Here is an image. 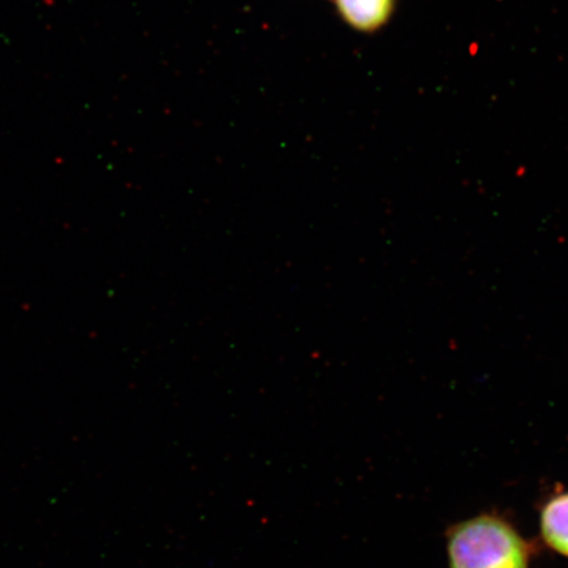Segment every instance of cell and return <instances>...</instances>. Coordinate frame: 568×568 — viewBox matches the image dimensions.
<instances>
[{
  "instance_id": "1",
  "label": "cell",
  "mask_w": 568,
  "mask_h": 568,
  "mask_svg": "<svg viewBox=\"0 0 568 568\" xmlns=\"http://www.w3.org/2000/svg\"><path fill=\"white\" fill-rule=\"evenodd\" d=\"M450 568H529V548L513 525L483 515L454 527L447 538Z\"/></svg>"
},
{
  "instance_id": "2",
  "label": "cell",
  "mask_w": 568,
  "mask_h": 568,
  "mask_svg": "<svg viewBox=\"0 0 568 568\" xmlns=\"http://www.w3.org/2000/svg\"><path fill=\"white\" fill-rule=\"evenodd\" d=\"M335 4L341 19L364 33L379 31L395 11V0H335Z\"/></svg>"
},
{
  "instance_id": "3",
  "label": "cell",
  "mask_w": 568,
  "mask_h": 568,
  "mask_svg": "<svg viewBox=\"0 0 568 568\" xmlns=\"http://www.w3.org/2000/svg\"><path fill=\"white\" fill-rule=\"evenodd\" d=\"M541 531L545 542L568 558V493L554 496L546 503Z\"/></svg>"
}]
</instances>
